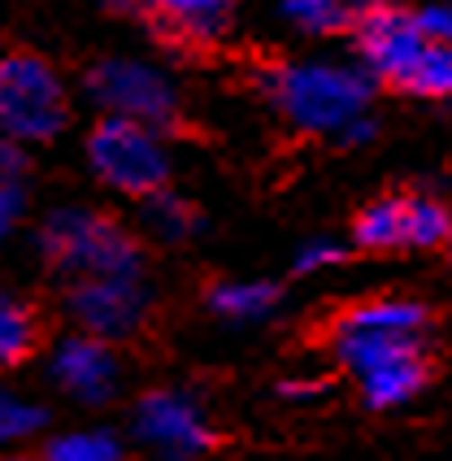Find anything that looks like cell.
<instances>
[{"mask_svg": "<svg viewBox=\"0 0 452 461\" xmlns=\"http://www.w3.org/2000/svg\"><path fill=\"white\" fill-rule=\"evenodd\" d=\"M375 75L366 66L335 61H275L261 70V92L278 113L301 131L339 135L375 101Z\"/></svg>", "mask_w": 452, "mask_h": 461, "instance_id": "1", "label": "cell"}, {"mask_svg": "<svg viewBox=\"0 0 452 461\" xmlns=\"http://www.w3.org/2000/svg\"><path fill=\"white\" fill-rule=\"evenodd\" d=\"M35 249L44 257V266L70 279L87 275H122L140 279L144 275V249L131 230L96 209H57L44 218V227L35 235Z\"/></svg>", "mask_w": 452, "mask_h": 461, "instance_id": "2", "label": "cell"}, {"mask_svg": "<svg viewBox=\"0 0 452 461\" xmlns=\"http://www.w3.org/2000/svg\"><path fill=\"white\" fill-rule=\"evenodd\" d=\"M87 161L96 170V179L122 196L144 201L152 192H161L170 183V153H166V135L131 122L118 113H104L87 135Z\"/></svg>", "mask_w": 452, "mask_h": 461, "instance_id": "3", "label": "cell"}, {"mask_svg": "<svg viewBox=\"0 0 452 461\" xmlns=\"http://www.w3.org/2000/svg\"><path fill=\"white\" fill-rule=\"evenodd\" d=\"M70 122L66 83L40 52L0 57V131L23 144H44Z\"/></svg>", "mask_w": 452, "mask_h": 461, "instance_id": "4", "label": "cell"}, {"mask_svg": "<svg viewBox=\"0 0 452 461\" xmlns=\"http://www.w3.org/2000/svg\"><path fill=\"white\" fill-rule=\"evenodd\" d=\"M87 96L101 104L104 113L144 122V127L161 131V135H175V131L187 127L175 83L149 61L109 57L101 66H92L87 70Z\"/></svg>", "mask_w": 452, "mask_h": 461, "instance_id": "5", "label": "cell"}, {"mask_svg": "<svg viewBox=\"0 0 452 461\" xmlns=\"http://www.w3.org/2000/svg\"><path fill=\"white\" fill-rule=\"evenodd\" d=\"M135 436L144 439L149 448H157L166 461L204 457L218 444V431L204 418L201 405L192 396H183V392H170V387H157L149 396H140V405H135Z\"/></svg>", "mask_w": 452, "mask_h": 461, "instance_id": "6", "label": "cell"}, {"mask_svg": "<svg viewBox=\"0 0 452 461\" xmlns=\"http://www.w3.org/2000/svg\"><path fill=\"white\" fill-rule=\"evenodd\" d=\"M66 309L87 335L101 339H126L149 322V292L140 279H122V275H87L75 279Z\"/></svg>", "mask_w": 452, "mask_h": 461, "instance_id": "7", "label": "cell"}, {"mask_svg": "<svg viewBox=\"0 0 452 461\" xmlns=\"http://www.w3.org/2000/svg\"><path fill=\"white\" fill-rule=\"evenodd\" d=\"M118 357H113V348H109V339L101 335H70V339H61L57 344V353H52V379L66 387L75 401L83 405H104V401H113V392H118Z\"/></svg>", "mask_w": 452, "mask_h": 461, "instance_id": "8", "label": "cell"}, {"mask_svg": "<svg viewBox=\"0 0 452 461\" xmlns=\"http://www.w3.org/2000/svg\"><path fill=\"white\" fill-rule=\"evenodd\" d=\"M240 0H140L135 18L152 26L157 40L170 49H201L226 31V18Z\"/></svg>", "mask_w": 452, "mask_h": 461, "instance_id": "9", "label": "cell"}, {"mask_svg": "<svg viewBox=\"0 0 452 461\" xmlns=\"http://www.w3.org/2000/svg\"><path fill=\"white\" fill-rule=\"evenodd\" d=\"M330 331H387V335H427L430 331V309L409 296H375V301H357L348 305Z\"/></svg>", "mask_w": 452, "mask_h": 461, "instance_id": "10", "label": "cell"}, {"mask_svg": "<svg viewBox=\"0 0 452 461\" xmlns=\"http://www.w3.org/2000/svg\"><path fill=\"white\" fill-rule=\"evenodd\" d=\"M430 379V357L427 348L422 353H404V357H392L375 366L370 375H361V401L370 410H396V405H409Z\"/></svg>", "mask_w": 452, "mask_h": 461, "instance_id": "11", "label": "cell"}, {"mask_svg": "<svg viewBox=\"0 0 452 461\" xmlns=\"http://www.w3.org/2000/svg\"><path fill=\"white\" fill-rule=\"evenodd\" d=\"M352 244L361 253H401L409 249V192L378 196L352 218Z\"/></svg>", "mask_w": 452, "mask_h": 461, "instance_id": "12", "label": "cell"}, {"mask_svg": "<svg viewBox=\"0 0 452 461\" xmlns=\"http://www.w3.org/2000/svg\"><path fill=\"white\" fill-rule=\"evenodd\" d=\"M278 301H283V287L270 279H231L213 283L204 292V305L226 322H261L278 309Z\"/></svg>", "mask_w": 452, "mask_h": 461, "instance_id": "13", "label": "cell"}, {"mask_svg": "<svg viewBox=\"0 0 452 461\" xmlns=\"http://www.w3.org/2000/svg\"><path fill=\"white\" fill-rule=\"evenodd\" d=\"M144 227L157 240H166V244H183V240H192V235L204 230V213L192 201L175 196L170 187H161V192L144 196Z\"/></svg>", "mask_w": 452, "mask_h": 461, "instance_id": "14", "label": "cell"}, {"mask_svg": "<svg viewBox=\"0 0 452 461\" xmlns=\"http://www.w3.org/2000/svg\"><path fill=\"white\" fill-rule=\"evenodd\" d=\"M404 96L418 101H448L452 104V49L430 40L427 52L418 57V66L409 70V78L401 83Z\"/></svg>", "mask_w": 452, "mask_h": 461, "instance_id": "15", "label": "cell"}, {"mask_svg": "<svg viewBox=\"0 0 452 461\" xmlns=\"http://www.w3.org/2000/svg\"><path fill=\"white\" fill-rule=\"evenodd\" d=\"M283 14L309 35H348L357 23V0H283Z\"/></svg>", "mask_w": 452, "mask_h": 461, "instance_id": "16", "label": "cell"}, {"mask_svg": "<svg viewBox=\"0 0 452 461\" xmlns=\"http://www.w3.org/2000/svg\"><path fill=\"white\" fill-rule=\"evenodd\" d=\"M452 235V209L439 196L409 192V249H444Z\"/></svg>", "mask_w": 452, "mask_h": 461, "instance_id": "17", "label": "cell"}, {"mask_svg": "<svg viewBox=\"0 0 452 461\" xmlns=\"http://www.w3.org/2000/svg\"><path fill=\"white\" fill-rule=\"evenodd\" d=\"M31 348H35V318H31V309L0 292V370L26 361Z\"/></svg>", "mask_w": 452, "mask_h": 461, "instance_id": "18", "label": "cell"}, {"mask_svg": "<svg viewBox=\"0 0 452 461\" xmlns=\"http://www.w3.org/2000/svg\"><path fill=\"white\" fill-rule=\"evenodd\" d=\"M44 461H122V444L109 431H70L44 448Z\"/></svg>", "mask_w": 452, "mask_h": 461, "instance_id": "19", "label": "cell"}, {"mask_svg": "<svg viewBox=\"0 0 452 461\" xmlns=\"http://www.w3.org/2000/svg\"><path fill=\"white\" fill-rule=\"evenodd\" d=\"M44 418L49 413L40 410L35 401H23L14 392L0 387V444H23L35 431H44Z\"/></svg>", "mask_w": 452, "mask_h": 461, "instance_id": "20", "label": "cell"}, {"mask_svg": "<svg viewBox=\"0 0 452 461\" xmlns=\"http://www.w3.org/2000/svg\"><path fill=\"white\" fill-rule=\"evenodd\" d=\"M348 257V249L339 244V240H330V235H313V240H304L296 257H292V270L296 275H318V270H330V266H339Z\"/></svg>", "mask_w": 452, "mask_h": 461, "instance_id": "21", "label": "cell"}, {"mask_svg": "<svg viewBox=\"0 0 452 461\" xmlns=\"http://www.w3.org/2000/svg\"><path fill=\"white\" fill-rule=\"evenodd\" d=\"M31 170L26 144L14 140L9 131H0V183H23V175Z\"/></svg>", "mask_w": 452, "mask_h": 461, "instance_id": "22", "label": "cell"}, {"mask_svg": "<svg viewBox=\"0 0 452 461\" xmlns=\"http://www.w3.org/2000/svg\"><path fill=\"white\" fill-rule=\"evenodd\" d=\"M418 26L427 31L435 44H448L452 49V5H427V9H418Z\"/></svg>", "mask_w": 452, "mask_h": 461, "instance_id": "23", "label": "cell"}, {"mask_svg": "<svg viewBox=\"0 0 452 461\" xmlns=\"http://www.w3.org/2000/svg\"><path fill=\"white\" fill-rule=\"evenodd\" d=\"M23 218V187L18 183H0V244L14 230V222Z\"/></svg>", "mask_w": 452, "mask_h": 461, "instance_id": "24", "label": "cell"}, {"mask_svg": "<svg viewBox=\"0 0 452 461\" xmlns=\"http://www.w3.org/2000/svg\"><path fill=\"white\" fill-rule=\"evenodd\" d=\"M278 396H283V401H318V396H322V384H309V379H287V384H278Z\"/></svg>", "mask_w": 452, "mask_h": 461, "instance_id": "25", "label": "cell"}, {"mask_svg": "<svg viewBox=\"0 0 452 461\" xmlns=\"http://www.w3.org/2000/svg\"><path fill=\"white\" fill-rule=\"evenodd\" d=\"M0 461H35V457H0Z\"/></svg>", "mask_w": 452, "mask_h": 461, "instance_id": "26", "label": "cell"}, {"mask_svg": "<svg viewBox=\"0 0 452 461\" xmlns=\"http://www.w3.org/2000/svg\"><path fill=\"white\" fill-rule=\"evenodd\" d=\"M444 249H448V257H452V235H448V244H444Z\"/></svg>", "mask_w": 452, "mask_h": 461, "instance_id": "27", "label": "cell"}]
</instances>
